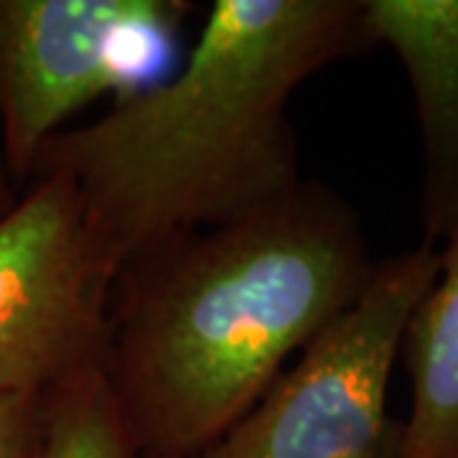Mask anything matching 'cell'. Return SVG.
Instances as JSON below:
<instances>
[{
  "instance_id": "obj_3",
  "label": "cell",
  "mask_w": 458,
  "mask_h": 458,
  "mask_svg": "<svg viewBox=\"0 0 458 458\" xmlns=\"http://www.w3.org/2000/svg\"><path fill=\"white\" fill-rule=\"evenodd\" d=\"M438 267L441 250L426 240L377 260L360 301L194 458H400L403 423L387 410L390 377L410 313Z\"/></svg>"
},
{
  "instance_id": "obj_4",
  "label": "cell",
  "mask_w": 458,
  "mask_h": 458,
  "mask_svg": "<svg viewBox=\"0 0 458 458\" xmlns=\"http://www.w3.org/2000/svg\"><path fill=\"white\" fill-rule=\"evenodd\" d=\"M186 0H0V148L23 191L84 105L161 82Z\"/></svg>"
},
{
  "instance_id": "obj_6",
  "label": "cell",
  "mask_w": 458,
  "mask_h": 458,
  "mask_svg": "<svg viewBox=\"0 0 458 458\" xmlns=\"http://www.w3.org/2000/svg\"><path fill=\"white\" fill-rule=\"evenodd\" d=\"M361 26L405 69L423 140V240L445 245L458 240V0H361Z\"/></svg>"
},
{
  "instance_id": "obj_8",
  "label": "cell",
  "mask_w": 458,
  "mask_h": 458,
  "mask_svg": "<svg viewBox=\"0 0 458 458\" xmlns=\"http://www.w3.org/2000/svg\"><path fill=\"white\" fill-rule=\"evenodd\" d=\"M29 458H138L102 372L41 397Z\"/></svg>"
},
{
  "instance_id": "obj_9",
  "label": "cell",
  "mask_w": 458,
  "mask_h": 458,
  "mask_svg": "<svg viewBox=\"0 0 458 458\" xmlns=\"http://www.w3.org/2000/svg\"><path fill=\"white\" fill-rule=\"evenodd\" d=\"M44 394L0 397V458H29Z\"/></svg>"
},
{
  "instance_id": "obj_10",
  "label": "cell",
  "mask_w": 458,
  "mask_h": 458,
  "mask_svg": "<svg viewBox=\"0 0 458 458\" xmlns=\"http://www.w3.org/2000/svg\"><path fill=\"white\" fill-rule=\"evenodd\" d=\"M18 197H21V189L11 179V171L5 165V156H3V148H0V216H5L16 207Z\"/></svg>"
},
{
  "instance_id": "obj_5",
  "label": "cell",
  "mask_w": 458,
  "mask_h": 458,
  "mask_svg": "<svg viewBox=\"0 0 458 458\" xmlns=\"http://www.w3.org/2000/svg\"><path fill=\"white\" fill-rule=\"evenodd\" d=\"M117 276L72 181L33 176L0 216V397L102 372Z\"/></svg>"
},
{
  "instance_id": "obj_1",
  "label": "cell",
  "mask_w": 458,
  "mask_h": 458,
  "mask_svg": "<svg viewBox=\"0 0 458 458\" xmlns=\"http://www.w3.org/2000/svg\"><path fill=\"white\" fill-rule=\"evenodd\" d=\"M360 214L321 181L131 262L102 377L138 458H194L372 283Z\"/></svg>"
},
{
  "instance_id": "obj_7",
  "label": "cell",
  "mask_w": 458,
  "mask_h": 458,
  "mask_svg": "<svg viewBox=\"0 0 458 458\" xmlns=\"http://www.w3.org/2000/svg\"><path fill=\"white\" fill-rule=\"evenodd\" d=\"M410 415L400 458H458V240L441 247V267L403 334Z\"/></svg>"
},
{
  "instance_id": "obj_2",
  "label": "cell",
  "mask_w": 458,
  "mask_h": 458,
  "mask_svg": "<svg viewBox=\"0 0 458 458\" xmlns=\"http://www.w3.org/2000/svg\"><path fill=\"white\" fill-rule=\"evenodd\" d=\"M364 47L361 0H216L179 74L56 132L33 176L72 181L123 273L291 194L295 89Z\"/></svg>"
}]
</instances>
